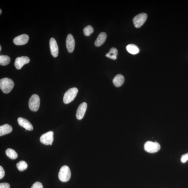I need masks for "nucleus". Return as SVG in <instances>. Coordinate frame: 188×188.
Wrapping results in <instances>:
<instances>
[{"label": "nucleus", "instance_id": "f257e3e1", "mask_svg": "<svg viewBox=\"0 0 188 188\" xmlns=\"http://www.w3.org/2000/svg\"><path fill=\"white\" fill-rule=\"evenodd\" d=\"M14 84L12 79L4 78L0 80V88L4 93H9L14 88Z\"/></svg>", "mask_w": 188, "mask_h": 188}, {"label": "nucleus", "instance_id": "f03ea898", "mask_svg": "<svg viewBox=\"0 0 188 188\" xmlns=\"http://www.w3.org/2000/svg\"><path fill=\"white\" fill-rule=\"evenodd\" d=\"M78 92V90L76 88H70L67 91L64 96V103L65 104H68L72 102L76 97Z\"/></svg>", "mask_w": 188, "mask_h": 188}, {"label": "nucleus", "instance_id": "7ed1b4c3", "mask_svg": "<svg viewBox=\"0 0 188 188\" xmlns=\"http://www.w3.org/2000/svg\"><path fill=\"white\" fill-rule=\"evenodd\" d=\"M71 172L67 166H64L60 169L58 177L62 182H65L70 180L71 177Z\"/></svg>", "mask_w": 188, "mask_h": 188}, {"label": "nucleus", "instance_id": "20e7f679", "mask_svg": "<svg viewBox=\"0 0 188 188\" xmlns=\"http://www.w3.org/2000/svg\"><path fill=\"white\" fill-rule=\"evenodd\" d=\"M40 100L38 95L34 94L30 98L29 101V106L30 109L34 112H36L39 109Z\"/></svg>", "mask_w": 188, "mask_h": 188}, {"label": "nucleus", "instance_id": "39448f33", "mask_svg": "<svg viewBox=\"0 0 188 188\" xmlns=\"http://www.w3.org/2000/svg\"><path fill=\"white\" fill-rule=\"evenodd\" d=\"M160 145L156 142H147L144 145V149L147 152L155 153L158 152L160 149Z\"/></svg>", "mask_w": 188, "mask_h": 188}, {"label": "nucleus", "instance_id": "423d86ee", "mask_svg": "<svg viewBox=\"0 0 188 188\" xmlns=\"http://www.w3.org/2000/svg\"><path fill=\"white\" fill-rule=\"evenodd\" d=\"M148 16L145 13H141L133 18V21L135 26L136 28L142 27L145 22Z\"/></svg>", "mask_w": 188, "mask_h": 188}, {"label": "nucleus", "instance_id": "0eeeda50", "mask_svg": "<svg viewBox=\"0 0 188 188\" xmlns=\"http://www.w3.org/2000/svg\"><path fill=\"white\" fill-rule=\"evenodd\" d=\"M53 135L54 133L52 131H49L43 134L40 138V142L45 145H52L54 139Z\"/></svg>", "mask_w": 188, "mask_h": 188}, {"label": "nucleus", "instance_id": "6e6552de", "mask_svg": "<svg viewBox=\"0 0 188 188\" xmlns=\"http://www.w3.org/2000/svg\"><path fill=\"white\" fill-rule=\"evenodd\" d=\"M29 58L26 56L17 58L15 62V66L18 70H20L25 64L29 63Z\"/></svg>", "mask_w": 188, "mask_h": 188}, {"label": "nucleus", "instance_id": "1a4fd4ad", "mask_svg": "<svg viewBox=\"0 0 188 188\" xmlns=\"http://www.w3.org/2000/svg\"><path fill=\"white\" fill-rule=\"evenodd\" d=\"M29 37L26 34H22L15 37L13 40L14 44L17 45L26 44L28 42Z\"/></svg>", "mask_w": 188, "mask_h": 188}, {"label": "nucleus", "instance_id": "9d476101", "mask_svg": "<svg viewBox=\"0 0 188 188\" xmlns=\"http://www.w3.org/2000/svg\"><path fill=\"white\" fill-rule=\"evenodd\" d=\"M66 45L68 52L72 53L75 48V41L72 34H69L67 36Z\"/></svg>", "mask_w": 188, "mask_h": 188}, {"label": "nucleus", "instance_id": "9b49d317", "mask_svg": "<svg viewBox=\"0 0 188 188\" xmlns=\"http://www.w3.org/2000/svg\"><path fill=\"white\" fill-rule=\"evenodd\" d=\"M87 107V103L85 102L79 105L77 110L76 114V117L77 119L81 120L83 118Z\"/></svg>", "mask_w": 188, "mask_h": 188}, {"label": "nucleus", "instance_id": "f8f14e48", "mask_svg": "<svg viewBox=\"0 0 188 188\" xmlns=\"http://www.w3.org/2000/svg\"><path fill=\"white\" fill-rule=\"evenodd\" d=\"M49 46L52 55L54 57H57L59 53V49L57 42L55 38H51L49 41Z\"/></svg>", "mask_w": 188, "mask_h": 188}, {"label": "nucleus", "instance_id": "ddd939ff", "mask_svg": "<svg viewBox=\"0 0 188 188\" xmlns=\"http://www.w3.org/2000/svg\"><path fill=\"white\" fill-rule=\"evenodd\" d=\"M18 122L19 125L24 127L26 130L29 131L33 130V127L32 124L26 119L22 118H19L18 119Z\"/></svg>", "mask_w": 188, "mask_h": 188}, {"label": "nucleus", "instance_id": "4468645a", "mask_svg": "<svg viewBox=\"0 0 188 188\" xmlns=\"http://www.w3.org/2000/svg\"><path fill=\"white\" fill-rule=\"evenodd\" d=\"M107 38V34L105 32H102L99 34L94 44L97 47H100L105 43Z\"/></svg>", "mask_w": 188, "mask_h": 188}, {"label": "nucleus", "instance_id": "2eb2a0df", "mask_svg": "<svg viewBox=\"0 0 188 188\" xmlns=\"http://www.w3.org/2000/svg\"><path fill=\"white\" fill-rule=\"evenodd\" d=\"M113 83L116 87H119L121 86L124 82V78L122 75H116L113 79Z\"/></svg>", "mask_w": 188, "mask_h": 188}, {"label": "nucleus", "instance_id": "dca6fc26", "mask_svg": "<svg viewBox=\"0 0 188 188\" xmlns=\"http://www.w3.org/2000/svg\"><path fill=\"white\" fill-rule=\"evenodd\" d=\"M12 127L10 125L5 124L0 127V136H1L12 132Z\"/></svg>", "mask_w": 188, "mask_h": 188}, {"label": "nucleus", "instance_id": "f3484780", "mask_svg": "<svg viewBox=\"0 0 188 188\" xmlns=\"http://www.w3.org/2000/svg\"><path fill=\"white\" fill-rule=\"evenodd\" d=\"M127 51L133 55H136L139 52V49L138 47L135 44H130L126 47Z\"/></svg>", "mask_w": 188, "mask_h": 188}, {"label": "nucleus", "instance_id": "a211bd4d", "mask_svg": "<svg viewBox=\"0 0 188 188\" xmlns=\"http://www.w3.org/2000/svg\"><path fill=\"white\" fill-rule=\"evenodd\" d=\"M118 54L117 49L113 47L110 49L109 52L106 54V56L112 59L115 60L117 59V55H118Z\"/></svg>", "mask_w": 188, "mask_h": 188}, {"label": "nucleus", "instance_id": "6ab92c4d", "mask_svg": "<svg viewBox=\"0 0 188 188\" xmlns=\"http://www.w3.org/2000/svg\"><path fill=\"white\" fill-rule=\"evenodd\" d=\"M6 155L10 159H15L18 157V155L14 150L11 148H8L5 152Z\"/></svg>", "mask_w": 188, "mask_h": 188}, {"label": "nucleus", "instance_id": "aec40b11", "mask_svg": "<svg viewBox=\"0 0 188 188\" xmlns=\"http://www.w3.org/2000/svg\"><path fill=\"white\" fill-rule=\"evenodd\" d=\"M10 59L9 56L6 55L0 56V64L1 65L5 66L9 64Z\"/></svg>", "mask_w": 188, "mask_h": 188}, {"label": "nucleus", "instance_id": "412c9836", "mask_svg": "<svg viewBox=\"0 0 188 188\" xmlns=\"http://www.w3.org/2000/svg\"><path fill=\"white\" fill-rule=\"evenodd\" d=\"M16 167L20 171L22 172L26 169L28 167L27 164L25 161H20L16 164Z\"/></svg>", "mask_w": 188, "mask_h": 188}, {"label": "nucleus", "instance_id": "4be33fe9", "mask_svg": "<svg viewBox=\"0 0 188 188\" xmlns=\"http://www.w3.org/2000/svg\"><path fill=\"white\" fill-rule=\"evenodd\" d=\"M94 30L91 26L88 25L85 27L83 30L84 35L86 36H89L93 32Z\"/></svg>", "mask_w": 188, "mask_h": 188}, {"label": "nucleus", "instance_id": "5701e85b", "mask_svg": "<svg viewBox=\"0 0 188 188\" xmlns=\"http://www.w3.org/2000/svg\"><path fill=\"white\" fill-rule=\"evenodd\" d=\"M31 188H43V187L42 184L37 181L32 185Z\"/></svg>", "mask_w": 188, "mask_h": 188}, {"label": "nucleus", "instance_id": "b1692460", "mask_svg": "<svg viewBox=\"0 0 188 188\" xmlns=\"http://www.w3.org/2000/svg\"><path fill=\"white\" fill-rule=\"evenodd\" d=\"M188 161V153L182 155L181 157V161L183 163H185Z\"/></svg>", "mask_w": 188, "mask_h": 188}, {"label": "nucleus", "instance_id": "393cba45", "mask_svg": "<svg viewBox=\"0 0 188 188\" xmlns=\"http://www.w3.org/2000/svg\"><path fill=\"white\" fill-rule=\"evenodd\" d=\"M5 172L4 169L1 166H0V179L3 178L5 176Z\"/></svg>", "mask_w": 188, "mask_h": 188}, {"label": "nucleus", "instance_id": "a878e982", "mask_svg": "<svg viewBox=\"0 0 188 188\" xmlns=\"http://www.w3.org/2000/svg\"><path fill=\"white\" fill-rule=\"evenodd\" d=\"M10 185L9 184L6 183L0 184V188H10Z\"/></svg>", "mask_w": 188, "mask_h": 188}, {"label": "nucleus", "instance_id": "bb28decb", "mask_svg": "<svg viewBox=\"0 0 188 188\" xmlns=\"http://www.w3.org/2000/svg\"><path fill=\"white\" fill-rule=\"evenodd\" d=\"M2 13V10L1 9H0V14H1Z\"/></svg>", "mask_w": 188, "mask_h": 188}, {"label": "nucleus", "instance_id": "cd10ccee", "mask_svg": "<svg viewBox=\"0 0 188 188\" xmlns=\"http://www.w3.org/2000/svg\"><path fill=\"white\" fill-rule=\"evenodd\" d=\"M1 46H0V51H1Z\"/></svg>", "mask_w": 188, "mask_h": 188}]
</instances>
